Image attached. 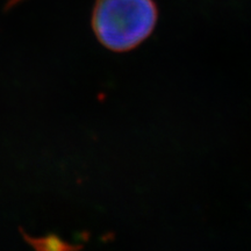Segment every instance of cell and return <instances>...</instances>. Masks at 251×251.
<instances>
[{
	"label": "cell",
	"instance_id": "cell-1",
	"mask_svg": "<svg viewBox=\"0 0 251 251\" xmlns=\"http://www.w3.org/2000/svg\"><path fill=\"white\" fill-rule=\"evenodd\" d=\"M157 18L158 11L153 0H97L92 28L105 48L125 52L151 35Z\"/></svg>",
	"mask_w": 251,
	"mask_h": 251
}]
</instances>
